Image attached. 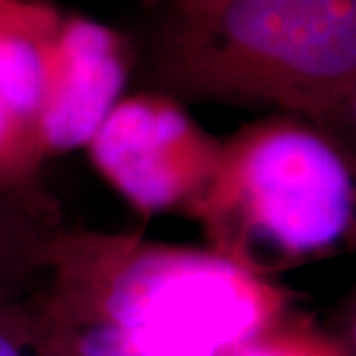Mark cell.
I'll return each mask as SVG.
<instances>
[{
	"instance_id": "3",
	"label": "cell",
	"mask_w": 356,
	"mask_h": 356,
	"mask_svg": "<svg viewBox=\"0 0 356 356\" xmlns=\"http://www.w3.org/2000/svg\"><path fill=\"white\" fill-rule=\"evenodd\" d=\"M206 248L271 275L356 245V172L315 123L273 113L222 140L218 166L188 212Z\"/></svg>"
},
{
	"instance_id": "1",
	"label": "cell",
	"mask_w": 356,
	"mask_h": 356,
	"mask_svg": "<svg viewBox=\"0 0 356 356\" xmlns=\"http://www.w3.org/2000/svg\"><path fill=\"white\" fill-rule=\"evenodd\" d=\"M289 301L208 248L58 228L30 307L54 356H222Z\"/></svg>"
},
{
	"instance_id": "12",
	"label": "cell",
	"mask_w": 356,
	"mask_h": 356,
	"mask_svg": "<svg viewBox=\"0 0 356 356\" xmlns=\"http://www.w3.org/2000/svg\"><path fill=\"white\" fill-rule=\"evenodd\" d=\"M337 327L339 329H337L334 339L343 344L346 355L356 356V281L339 309Z\"/></svg>"
},
{
	"instance_id": "13",
	"label": "cell",
	"mask_w": 356,
	"mask_h": 356,
	"mask_svg": "<svg viewBox=\"0 0 356 356\" xmlns=\"http://www.w3.org/2000/svg\"><path fill=\"white\" fill-rule=\"evenodd\" d=\"M228 2H232V0H175L170 18L196 20V18L216 13L222 6H226Z\"/></svg>"
},
{
	"instance_id": "8",
	"label": "cell",
	"mask_w": 356,
	"mask_h": 356,
	"mask_svg": "<svg viewBox=\"0 0 356 356\" xmlns=\"http://www.w3.org/2000/svg\"><path fill=\"white\" fill-rule=\"evenodd\" d=\"M46 161L34 133L16 119L0 95V191L56 210L50 194L42 186Z\"/></svg>"
},
{
	"instance_id": "11",
	"label": "cell",
	"mask_w": 356,
	"mask_h": 356,
	"mask_svg": "<svg viewBox=\"0 0 356 356\" xmlns=\"http://www.w3.org/2000/svg\"><path fill=\"white\" fill-rule=\"evenodd\" d=\"M317 127L337 143L356 172V86L337 103V107Z\"/></svg>"
},
{
	"instance_id": "5",
	"label": "cell",
	"mask_w": 356,
	"mask_h": 356,
	"mask_svg": "<svg viewBox=\"0 0 356 356\" xmlns=\"http://www.w3.org/2000/svg\"><path fill=\"white\" fill-rule=\"evenodd\" d=\"M131 48L123 34L81 14H65L50 88L40 115L46 159L86 149L125 97Z\"/></svg>"
},
{
	"instance_id": "2",
	"label": "cell",
	"mask_w": 356,
	"mask_h": 356,
	"mask_svg": "<svg viewBox=\"0 0 356 356\" xmlns=\"http://www.w3.org/2000/svg\"><path fill=\"white\" fill-rule=\"evenodd\" d=\"M153 83L178 102L318 125L356 86V0H232L196 20L168 18Z\"/></svg>"
},
{
	"instance_id": "10",
	"label": "cell",
	"mask_w": 356,
	"mask_h": 356,
	"mask_svg": "<svg viewBox=\"0 0 356 356\" xmlns=\"http://www.w3.org/2000/svg\"><path fill=\"white\" fill-rule=\"evenodd\" d=\"M0 356H54L42 339L30 299L0 309Z\"/></svg>"
},
{
	"instance_id": "7",
	"label": "cell",
	"mask_w": 356,
	"mask_h": 356,
	"mask_svg": "<svg viewBox=\"0 0 356 356\" xmlns=\"http://www.w3.org/2000/svg\"><path fill=\"white\" fill-rule=\"evenodd\" d=\"M58 228L56 210L0 191V309L32 297Z\"/></svg>"
},
{
	"instance_id": "6",
	"label": "cell",
	"mask_w": 356,
	"mask_h": 356,
	"mask_svg": "<svg viewBox=\"0 0 356 356\" xmlns=\"http://www.w3.org/2000/svg\"><path fill=\"white\" fill-rule=\"evenodd\" d=\"M64 16L51 0H0V95L38 143Z\"/></svg>"
},
{
	"instance_id": "4",
	"label": "cell",
	"mask_w": 356,
	"mask_h": 356,
	"mask_svg": "<svg viewBox=\"0 0 356 356\" xmlns=\"http://www.w3.org/2000/svg\"><path fill=\"white\" fill-rule=\"evenodd\" d=\"M97 175L140 216H188L222 140L163 91L125 95L86 147Z\"/></svg>"
},
{
	"instance_id": "9",
	"label": "cell",
	"mask_w": 356,
	"mask_h": 356,
	"mask_svg": "<svg viewBox=\"0 0 356 356\" xmlns=\"http://www.w3.org/2000/svg\"><path fill=\"white\" fill-rule=\"evenodd\" d=\"M222 356H348L343 344L303 318L285 315Z\"/></svg>"
}]
</instances>
